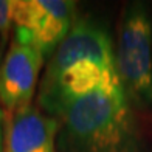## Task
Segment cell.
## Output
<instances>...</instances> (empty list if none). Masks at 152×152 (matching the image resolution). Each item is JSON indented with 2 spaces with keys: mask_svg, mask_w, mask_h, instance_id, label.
<instances>
[{
  "mask_svg": "<svg viewBox=\"0 0 152 152\" xmlns=\"http://www.w3.org/2000/svg\"><path fill=\"white\" fill-rule=\"evenodd\" d=\"M0 59H2V53H0Z\"/></svg>",
  "mask_w": 152,
  "mask_h": 152,
  "instance_id": "9c48e42d",
  "label": "cell"
},
{
  "mask_svg": "<svg viewBox=\"0 0 152 152\" xmlns=\"http://www.w3.org/2000/svg\"><path fill=\"white\" fill-rule=\"evenodd\" d=\"M59 121L58 152H152L121 87L101 88L65 104Z\"/></svg>",
  "mask_w": 152,
  "mask_h": 152,
  "instance_id": "7a4b0ae2",
  "label": "cell"
},
{
  "mask_svg": "<svg viewBox=\"0 0 152 152\" xmlns=\"http://www.w3.org/2000/svg\"><path fill=\"white\" fill-rule=\"evenodd\" d=\"M14 0H0V53H3L6 42L12 36L14 28Z\"/></svg>",
  "mask_w": 152,
  "mask_h": 152,
  "instance_id": "52a82bcc",
  "label": "cell"
},
{
  "mask_svg": "<svg viewBox=\"0 0 152 152\" xmlns=\"http://www.w3.org/2000/svg\"><path fill=\"white\" fill-rule=\"evenodd\" d=\"M116 76L135 112L152 109V14L146 2L124 6L115 44Z\"/></svg>",
  "mask_w": 152,
  "mask_h": 152,
  "instance_id": "3957f363",
  "label": "cell"
},
{
  "mask_svg": "<svg viewBox=\"0 0 152 152\" xmlns=\"http://www.w3.org/2000/svg\"><path fill=\"white\" fill-rule=\"evenodd\" d=\"M115 87L120 82L112 37L98 20L81 17L47 61L37 88V107L56 116L79 96Z\"/></svg>",
  "mask_w": 152,
  "mask_h": 152,
  "instance_id": "6da1fadb",
  "label": "cell"
},
{
  "mask_svg": "<svg viewBox=\"0 0 152 152\" xmlns=\"http://www.w3.org/2000/svg\"><path fill=\"white\" fill-rule=\"evenodd\" d=\"M45 61L31 34L14 26L10 47L0 59V106L8 115L33 104Z\"/></svg>",
  "mask_w": 152,
  "mask_h": 152,
  "instance_id": "277c9868",
  "label": "cell"
},
{
  "mask_svg": "<svg viewBox=\"0 0 152 152\" xmlns=\"http://www.w3.org/2000/svg\"><path fill=\"white\" fill-rule=\"evenodd\" d=\"M14 26L26 30L47 61L76 22V3L68 0H14Z\"/></svg>",
  "mask_w": 152,
  "mask_h": 152,
  "instance_id": "5b68a950",
  "label": "cell"
},
{
  "mask_svg": "<svg viewBox=\"0 0 152 152\" xmlns=\"http://www.w3.org/2000/svg\"><path fill=\"white\" fill-rule=\"evenodd\" d=\"M58 130L54 116L31 104L5 120V152H58Z\"/></svg>",
  "mask_w": 152,
  "mask_h": 152,
  "instance_id": "8992f818",
  "label": "cell"
},
{
  "mask_svg": "<svg viewBox=\"0 0 152 152\" xmlns=\"http://www.w3.org/2000/svg\"><path fill=\"white\" fill-rule=\"evenodd\" d=\"M0 152H5V110L0 106Z\"/></svg>",
  "mask_w": 152,
  "mask_h": 152,
  "instance_id": "ba28073f",
  "label": "cell"
}]
</instances>
